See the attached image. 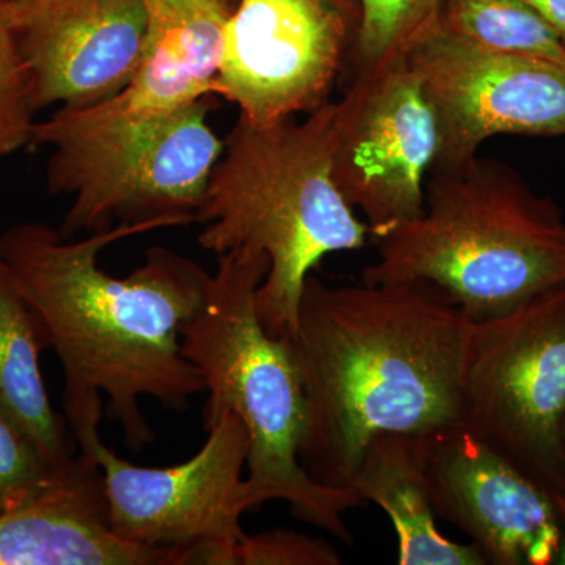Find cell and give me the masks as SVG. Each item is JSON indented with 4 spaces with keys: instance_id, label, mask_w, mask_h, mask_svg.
Masks as SVG:
<instances>
[{
    "instance_id": "cell-14",
    "label": "cell",
    "mask_w": 565,
    "mask_h": 565,
    "mask_svg": "<svg viewBox=\"0 0 565 565\" xmlns=\"http://www.w3.org/2000/svg\"><path fill=\"white\" fill-rule=\"evenodd\" d=\"M147 35L132 79L109 102L58 109L71 120L102 122L170 114L217 95L226 0H145Z\"/></svg>"
},
{
    "instance_id": "cell-22",
    "label": "cell",
    "mask_w": 565,
    "mask_h": 565,
    "mask_svg": "<svg viewBox=\"0 0 565 565\" xmlns=\"http://www.w3.org/2000/svg\"><path fill=\"white\" fill-rule=\"evenodd\" d=\"M340 553L323 539L292 530L245 533L237 545L236 565H340Z\"/></svg>"
},
{
    "instance_id": "cell-20",
    "label": "cell",
    "mask_w": 565,
    "mask_h": 565,
    "mask_svg": "<svg viewBox=\"0 0 565 565\" xmlns=\"http://www.w3.org/2000/svg\"><path fill=\"white\" fill-rule=\"evenodd\" d=\"M76 463L70 470L55 468L0 411V515L25 508L57 490L68 481Z\"/></svg>"
},
{
    "instance_id": "cell-10",
    "label": "cell",
    "mask_w": 565,
    "mask_h": 565,
    "mask_svg": "<svg viewBox=\"0 0 565 565\" xmlns=\"http://www.w3.org/2000/svg\"><path fill=\"white\" fill-rule=\"evenodd\" d=\"M407 61L437 120L433 169L471 161L494 136H565V62L486 50L441 25Z\"/></svg>"
},
{
    "instance_id": "cell-6",
    "label": "cell",
    "mask_w": 565,
    "mask_h": 565,
    "mask_svg": "<svg viewBox=\"0 0 565 565\" xmlns=\"http://www.w3.org/2000/svg\"><path fill=\"white\" fill-rule=\"evenodd\" d=\"M207 98L152 117L71 120L61 110L33 125L47 145V191L73 199L58 232L74 237L118 223L196 222L223 141L207 122Z\"/></svg>"
},
{
    "instance_id": "cell-24",
    "label": "cell",
    "mask_w": 565,
    "mask_h": 565,
    "mask_svg": "<svg viewBox=\"0 0 565 565\" xmlns=\"http://www.w3.org/2000/svg\"><path fill=\"white\" fill-rule=\"evenodd\" d=\"M330 2L343 11L344 17L348 18V20L352 22L353 28H355L356 20H359V6H356V0H330ZM353 31H355V29H353Z\"/></svg>"
},
{
    "instance_id": "cell-19",
    "label": "cell",
    "mask_w": 565,
    "mask_h": 565,
    "mask_svg": "<svg viewBox=\"0 0 565 565\" xmlns=\"http://www.w3.org/2000/svg\"><path fill=\"white\" fill-rule=\"evenodd\" d=\"M446 0H356L359 20L351 50L355 73L407 58L440 25Z\"/></svg>"
},
{
    "instance_id": "cell-26",
    "label": "cell",
    "mask_w": 565,
    "mask_h": 565,
    "mask_svg": "<svg viewBox=\"0 0 565 565\" xmlns=\"http://www.w3.org/2000/svg\"><path fill=\"white\" fill-rule=\"evenodd\" d=\"M561 522H563V525L565 527V514L563 516H561Z\"/></svg>"
},
{
    "instance_id": "cell-12",
    "label": "cell",
    "mask_w": 565,
    "mask_h": 565,
    "mask_svg": "<svg viewBox=\"0 0 565 565\" xmlns=\"http://www.w3.org/2000/svg\"><path fill=\"white\" fill-rule=\"evenodd\" d=\"M419 449L435 514L486 564H565V527L548 494L465 423L419 435Z\"/></svg>"
},
{
    "instance_id": "cell-8",
    "label": "cell",
    "mask_w": 565,
    "mask_h": 565,
    "mask_svg": "<svg viewBox=\"0 0 565 565\" xmlns=\"http://www.w3.org/2000/svg\"><path fill=\"white\" fill-rule=\"evenodd\" d=\"M195 456L173 467H140L121 459L102 438L87 452L103 471L111 531L131 544L180 550L185 563L236 565L248 511V437L225 414L206 430Z\"/></svg>"
},
{
    "instance_id": "cell-5",
    "label": "cell",
    "mask_w": 565,
    "mask_h": 565,
    "mask_svg": "<svg viewBox=\"0 0 565 565\" xmlns=\"http://www.w3.org/2000/svg\"><path fill=\"white\" fill-rule=\"evenodd\" d=\"M267 270V256L250 248L217 255L202 308L182 330V352L207 393L204 430L225 414L243 422L248 511L282 501L297 519L352 545L344 515L364 501L352 487L319 484L300 463L307 396L289 337L267 333L259 321L256 292Z\"/></svg>"
},
{
    "instance_id": "cell-11",
    "label": "cell",
    "mask_w": 565,
    "mask_h": 565,
    "mask_svg": "<svg viewBox=\"0 0 565 565\" xmlns=\"http://www.w3.org/2000/svg\"><path fill=\"white\" fill-rule=\"evenodd\" d=\"M217 95L252 125L273 126L329 103L352 22L330 0H236ZM355 29V28H353Z\"/></svg>"
},
{
    "instance_id": "cell-23",
    "label": "cell",
    "mask_w": 565,
    "mask_h": 565,
    "mask_svg": "<svg viewBox=\"0 0 565 565\" xmlns=\"http://www.w3.org/2000/svg\"><path fill=\"white\" fill-rule=\"evenodd\" d=\"M523 2L537 11L559 33L565 43V0H523Z\"/></svg>"
},
{
    "instance_id": "cell-15",
    "label": "cell",
    "mask_w": 565,
    "mask_h": 565,
    "mask_svg": "<svg viewBox=\"0 0 565 565\" xmlns=\"http://www.w3.org/2000/svg\"><path fill=\"white\" fill-rule=\"evenodd\" d=\"M0 565H185V556L118 537L109 525L102 468L79 451L65 484L0 515Z\"/></svg>"
},
{
    "instance_id": "cell-9",
    "label": "cell",
    "mask_w": 565,
    "mask_h": 565,
    "mask_svg": "<svg viewBox=\"0 0 565 565\" xmlns=\"http://www.w3.org/2000/svg\"><path fill=\"white\" fill-rule=\"evenodd\" d=\"M440 136L407 58L355 73L334 103L332 178L370 237L423 214Z\"/></svg>"
},
{
    "instance_id": "cell-18",
    "label": "cell",
    "mask_w": 565,
    "mask_h": 565,
    "mask_svg": "<svg viewBox=\"0 0 565 565\" xmlns=\"http://www.w3.org/2000/svg\"><path fill=\"white\" fill-rule=\"evenodd\" d=\"M440 25L486 50L565 62L559 33L523 0H446Z\"/></svg>"
},
{
    "instance_id": "cell-1",
    "label": "cell",
    "mask_w": 565,
    "mask_h": 565,
    "mask_svg": "<svg viewBox=\"0 0 565 565\" xmlns=\"http://www.w3.org/2000/svg\"><path fill=\"white\" fill-rule=\"evenodd\" d=\"M161 228L118 223L73 239L25 222L0 234V259L61 360L63 408L79 451L102 438L103 414L120 426L131 451H141L154 440L143 397L185 412L204 393L182 352V330L202 308L211 275L163 247L148 250L126 278L99 267L104 248Z\"/></svg>"
},
{
    "instance_id": "cell-17",
    "label": "cell",
    "mask_w": 565,
    "mask_h": 565,
    "mask_svg": "<svg viewBox=\"0 0 565 565\" xmlns=\"http://www.w3.org/2000/svg\"><path fill=\"white\" fill-rule=\"evenodd\" d=\"M50 348L43 327L22 299L0 259V411L39 448L47 462L70 470L79 446L65 416L52 407L40 353Z\"/></svg>"
},
{
    "instance_id": "cell-21",
    "label": "cell",
    "mask_w": 565,
    "mask_h": 565,
    "mask_svg": "<svg viewBox=\"0 0 565 565\" xmlns=\"http://www.w3.org/2000/svg\"><path fill=\"white\" fill-rule=\"evenodd\" d=\"M28 74L11 25L10 0H0V161L32 143Z\"/></svg>"
},
{
    "instance_id": "cell-13",
    "label": "cell",
    "mask_w": 565,
    "mask_h": 565,
    "mask_svg": "<svg viewBox=\"0 0 565 565\" xmlns=\"http://www.w3.org/2000/svg\"><path fill=\"white\" fill-rule=\"evenodd\" d=\"M32 109H88L129 84L147 35L145 0H10Z\"/></svg>"
},
{
    "instance_id": "cell-2",
    "label": "cell",
    "mask_w": 565,
    "mask_h": 565,
    "mask_svg": "<svg viewBox=\"0 0 565 565\" xmlns=\"http://www.w3.org/2000/svg\"><path fill=\"white\" fill-rule=\"evenodd\" d=\"M476 322L424 282L305 281L291 341L307 396L300 463L349 487L382 434L427 435L465 419Z\"/></svg>"
},
{
    "instance_id": "cell-16",
    "label": "cell",
    "mask_w": 565,
    "mask_h": 565,
    "mask_svg": "<svg viewBox=\"0 0 565 565\" xmlns=\"http://www.w3.org/2000/svg\"><path fill=\"white\" fill-rule=\"evenodd\" d=\"M349 487L392 520L401 565H487L473 545L449 541L437 527L419 437L382 434L364 449Z\"/></svg>"
},
{
    "instance_id": "cell-7",
    "label": "cell",
    "mask_w": 565,
    "mask_h": 565,
    "mask_svg": "<svg viewBox=\"0 0 565 565\" xmlns=\"http://www.w3.org/2000/svg\"><path fill=\"white\" fill-rule=\"evenodd\" d=\"M565 282L508 313L476 322L465 426L541 487L565 512Z\"/></svg>"
},
{
    "instance_id": "cell-4",
    "label": "cell",
    "mask_w": 565,
    "mask_h": 565,
    "mask_svg": "<svg viewBox=\"0 0 565 565\" xmlns=\"http://www.w3.org/2000/svg\"><path fill=\"white\" fill-rule=\"evenodd\" d=\"M366 282H424L475 322L565 282V217L508 163L435 167L418 217L370 237Z\"/></svg>"
},
{
    "instance_id": "cell-3",
    "label": "cell",
    "mask_w": 565,
    "mask_h": 565,
    "mask_svg": "<svg viewBox=\"0 0 565 565\" xmlns=\"http://www.w3.org/2000/svg\"><path fill=\"white\" fill-rule=\"evenodd\" d=\"M333 122L330 102L300 122L256 126L237 118L196 214L204 250L250 248L269 259L256 310L274 337L296 332L305 281L319 263L370 239V226L333 182Z\"/></svg>"
},
{
    "instance_id": "cell-27",
    "label": "cell",
    "mask_w": 565,
    "mask_h": 565,
    "mask_svg": "<svg viewBox=\"0 0 565 565\" xmlns=\"http://www.w3.org/2000/svg\"><path fill=\"white\" fill-rule=\"evenodd\" d=\"M226 2L230 3V6H232L233 2H236V0H226Z\"/></svg>"
},
{
    "instance_id": "cell-25",
    "label": "cell",
    "mask_w": 565,
    "mask_h": 565,
    "mask_svg": "<svg viewBox=\"0 0 565 565\" xmlns=\"http://www.w3.org/2000/svg\"><path fill=\"white\" fill-rule=\"evenodd\" d=\"M561 446H563V457H564V465H565V416H564L563 427H561Z\"/></svg>"
}]
</instances>
